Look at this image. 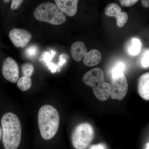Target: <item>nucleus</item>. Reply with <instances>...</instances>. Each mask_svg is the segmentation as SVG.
I'll return each mask as SVG.
<instances>
[{
  "label": "nucleus",
  "instance_id": "obj_21",
  "mask_svg": "<svg viewBox=\"0 0 149 149\" xmlns=\"http://www.w3.org/2000/svg\"><path fill=\"white\" fill-rule=\"evenodd\" d=\"M138 1V0H120L119 1L123 6L129 7L135 4Z\"/></svg>",
  "mask_w": 149,
  "mask_h": 149
},
{
  "label": "nucleus",
  "instance_id": "obj_13",
  "mask_svg": "<svg viewBox=\"0 0 149 149\" xmlns=\"http://www.w3.org/2000/svg\"><path fill=\"white\" fill-rule=\"evenodd\" d=\"M93 91L96 97L100 100H107L110 96V84L105 82L103 85L93 89Z\"/></svg>",
  "mask_w": 149,
  "mask_h": 149
},
{
  "label": "nucleus",
  "instance_id": "obj_5",
  "mask_svg": "<svg viewBox=\"0 0 149 149\" xmlns=\"http://www.w3.org/2000/svg\"><path fill=\"white\" fill-rule=\"evenodd\" d=\"M110 87V96L112 99L121 100L125 97L128 85L124 72L112 76Z\"/></svg>",
  "mask_w": 149,
  "mask_h": 149
},
{
  "label": "nucleus",
  "instance_id": "obj_15",
  "mask_svg": "<svg viewBox=\"0 0 149 149\" xmlns=\"http://www.w3.org/2000/svg\"><path fill=\"white\" fill-rule=\"evenodd\" d=\"M141 46L140 40L137 38H133L131 40V42L130 43L128 52L131 55H137L141 52Z\"/></svg>",
  "mask_w": 149,
  "mask_h": 149
},
{
  "label": "nucleus",
  "instance_id": "obj_9",
  "mask_svg": "<svg viewBox=\"0 0 149 149\" xmlns=\"http://www.w3.org/2000/svg\"><path fill=\"white\" fill-rule=\"evenodd\" d=\"M54 1L59 9L68 16L72 17L76 14L79 2L77 0H55Z\"/></svg>",
  "mask_w": 149,
  "mask_h": 149
},
{
  "label": "nucleus",
  "instance_id": "obj_22",
  "mask_svg": "<svg viewBox=\"0 0 149 149\" xmlns=\"http://www.w3.org/2000/svg\"><path fill=\"white\" fill-rule=\"evenodd\" d=\"M23 1L22 0H13L11 4V9L13 10L17 9L21 6Z\"/></svg>",
  "mask_w": 149,
  "mask_h": 149
},
{
  "label": "nucleus",
  "instance_id": "obj_1",
  "mask_svg": "<svg viewBox=\"0 0 149 149\" xmlns=\"http://www.w3.org/2000/svg\"><path fill=\"white\" fill-rule=\"evenodd\" d=\"M3 131V143L5 149H16L21 141V123L16 115L8 112L3 115L1 120Z\"/></svg>",
  "mask_w": 149,
  "mask_h": 149
},
{
  "label": "nucleus",
  "instance_id": "obj_26",
  "mask_svg": "<svg viewBox=\"0 0 149 149\" xmlns=\"http://www.w3.org/2000/svg\"><path fill=\"white\" fill-rule=\"evenodd\" d=\"M149 143H148L147 144L146 148V149H149Z\"/></svg>",
  "mask_w": 149,
  "mask_h": 149
},
{
  "label": "nucleus",
  "instance_id": "obj_3",
  "mask_svg": "<svg viewBox=\"0 0 149 149\" xmlns=\"http://www.w3.org/2000/svg\"><path fill=\"white\" fill-rule=\"evenodd\" d=\"M33 14L37 20L53 25L63 24L66 20L64 13L56 4L51 2L43 3L38 6Z\"/></svg>",
  "mask_w": 149,
  "mask_h": 149
},
{
  "label": "nucleus",
  "instance_id": "obj_12",
  "mask_svg": "<svg viewBox=\"0 0 149 149\" xmlns=\"http://www.w3.org/2000/svg\"><path fill=\"white\" fill-rule=\"evenodd\" d=\"M102 59L101 53L97 49H92L87 53L83 58L84 64L88 66H94L98 64Z\"/></svg>",
  "mask_w": 149,
  "mask_h": 149
},
{
  "label": "nucleus",
  "instance_id": "obj_11",
  "mask_svg": "<svg viewBox=\"0 0 149 149\" xmlns=\"http://www.w3.org/2000/svg\"><path fill=\"white\" fill-rule=\"evenodd\" d=\"M138 92L142 98L149 100V73L148 72L141 75L139 78L138 84Z\"/></svg>",
  "mask_w": 149,
  "mask_h": 149
},
{
  "label": "nucleus",
  "instance_id": "obj_4",
  "mask_svg": "<svg viewBox=\"0 0 149 149\" xmlns=\"http://www.w3.org/2000/svg\"><path fill=\"white\" fill-rule=\"evenodd\" d=\"M94 137V130L88 123L77 125L72 132L71 140L76 149H85L92 142Z\"/></svg>",
  "mask_w": 149,
  "mask_h": 149
},
{
  "label": "nucleus",
  "instance_id": "obj_8",
  "mask_svg": "<svg viewBox=\"0 0 149 149\" xmlns=\"http://www.w3.org/2000/svg\"><path fill=\"white\" fill-rule=\"evenodd\" d=\"M83 81L85 84L93 89L97 88L104 83V72L99 68H93L84 74Z\"/></svg>",
  "mask_w": 149,
  "mask_h": 149
},
{
  "label": "nucleus",
  "instance_id": "obj_23",
  "mask_svg": "<svg viewBox=\"0 0 149 149\" xmlns=\"http://www.w3.org/2000/svg\"><path fill=\"white\" fill-rule=\"evenodd\" d=\"M90 149H106L104 145L100 144L98 145H93L91 147Z\"/></svg>",
  "mask_w": 149,
  "mask_h": 149
},
{
  "label": "nucleus",
  "instance_id": "obj_18",
  "mask_svg": "<svg viewBox=\"0 0 149 149\" xmlns=\"http://www.w3.org/2000/svg\"><path fill=\"white\" fill-rule=\"evenodd\" d=\"M117 19V26L118 27H124L125 23L127 22L128 20V14L125 12H121V13L116 17Z\"/></svg>",
  "mask_w": 149,
  "mask_h": 149
},
{
  "label": "nucleus",
  "instance_id": "obj_2",
  "mask_svg": "<svg viewBox=\"0 0 149 149\" xmlns=\"http://www.w3.org/2000/svg\"><path fill=\"white\" fill-rule=\"evenodd\" d=\"M59 123V115L54 107L47 104L40 108L38 113V123L43 139L49 140L52 139L58 130Z\"/></svg>",
  "mask_w": 149,
  "mask_h": 149
},
{
  "label": "nucleus",
  "instance_id": "obj_19",
  "mask_svg": "<svg viewBox=\"0 0 149 149\" xmlns=\"http://www.w3.org/2000/svg\"><path fill=\"white\" fill-rule=\"evenodd\" d=\"M124 65L122 63H119L118 65L115 67L112 70V76H115L118 74H120L121 72H123L124 70Z\"/></svg>",
  "mask_w": 149,
  "mask_h": 149
},
{
  "label": "nucleus",
  "instance_id": "obj_16",
  "mask_svg": "<svg viewBox=\"0 0 149 149\" xmlns=\"http://www.w3.org/2000/svg\"><path fill=\"white\" fill-rule=\"evenodd\" d=\"M32 86V80L30 77L23 76L18 79L17 82V87L22 91L29 90Z\"/></svg>",
  "mask_w": 149,
  "mask_h": 149
},
{
  "label": "nucleus",
  "instance_id": "obj_27",
  "mask_svg": "<svg viewBox=\"0 0 149 149\" xmlns=\"http://www.w3.org/2000/svg\"><path fill=\"white\" fill-rule=\"evenodd\" d=\"M3 1L5 3H8L10 1H5H5Z\"/></svg>",
  "mask_w": 149,
  "mask_h": 149
},
{
  "label": "nucleus",
  "instance_id": "obj_24",
  "mask_svg": "<svg viewBox=\"0 0 149 149\" xmlns=\"http://www.w3.org/2000/svg\"><path fill=\"white\" fill-rule=\"evenodd\" d=\"M141 3L142 5L144 6L145 7L149 8V1H146V0H143L141 1Z\"/></svg>",
  "mask_w": 149,
  "mask_h": 149
},
{
  "label": "nucleus",
  "instance_id": "obj_6",
  "mask_svg": "<svg viewBox=\"0 0 149 149\" xmlns=\"http://www.w3.org/2000/svg\"><path fill=\"white\" fill-rule=\"evenodd\" d=\"M9 37L14 45L17 47L23 48L31 41L32 35L25 29L15 28L10 32Z\"/></svg>",
  "mask_w": 149,
  "mask_h": 149
},
{
  "label": "nucleus",
  "instance_id": "obj_10",
  "mask_svg": "<svg viewBox=\"0 0 149 149\" xmlns=\"http://www.w3.org/2000/svg\"><path fill=\"white\" fill-rule=\"evenodd\" d=\"M70 52L72 58L77 62L81 61L82 59L88 52L85 44L81 41L73 43L70 48Z\"/></svg>",
  "mask_w": 149,
  "mask_h": 149
},
{
  "label": "nucleus",
  "instance_id": "obj_20",
  "mask_svg": "<svg viewBox=\"0 0 149 149\" xmlns=\"http://www.w3.org/2000/svg\"><path fill=\"white\" fill-rule=\"evenodd\" d=\"M149 49L147 50L145 53L144 54L143 56L142 59V65L144 68H147L149 67Z\"/></svg>",
  "mask_w": 149,
  "mask_h": 149
},
{
  "label": "nucleus",
  "instance_id": "obj_7",
  "mask_svg": "<svg viewBox=\"0 0 149 149\" xmlns=\"http://www.w3.org/2000/svg\"><path fill=\"white\" fill-rule=\"evenodd\" d=\"M2 72L6 80L12 83H16L19 77V70L17 63L12 58L8 57L3 63Z\"/></svg>",
  "mask_w": 149,
  "mask_h": 149
},
{
  "label": "nucleus",
  "instance_id": "obj_25",
  "mask_svg": "<svg viewBox=\"0 0 149 149\" xmlns=\"http://www.w3.org/2000/svg\"><path fill=\"white\" fill-rule=\"evenodd\" d=\"M3 131L1 128H0V139L1 138L2 136L3 135Z\"/></svg>",
  "mask_w": 149,
  "mask_h": 149
},
{
  "label": "nucleus",
  "instance_id": "obj_17",
  "mask_svg": "<svg viewBox=\"0 0 149 149\" xmlns=\"http://www.w3.org/2000/svg\"><path fill=\"white\" fill-rule=\"evenodd\" d=\"M22 71L24 76L30 77L34 72V66L29 63H24L22 66Z\"/></svg>",
  "mask_w": 149,
  "mask_h": 149
},
{
  "label": "nucleus",
  "instance_id": "obj_14",
  "mask_svg": "<svg viewBox=\"0 0 149 149\" xmlns=\"http://www.w3.org/2000/svg\"><path fill=\"white\" fill-rule=\"evenodd\" d=\"M121 12V9L119 6L115 3L107 5L105 9V14L107 16L116 17Z\"/></svg>",
  "mask_w": 149,
  "mask_h": 149
}]
</instances>
